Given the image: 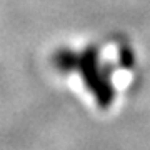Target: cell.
<instances>
[{
  "label": "cell",
  "mask_w": 150,
  "mask_h": 150,
  "mask_svg": "<svg viewBox=\"0 0 150 150\" xmlns=\"http://www.w3.org/2000/svg\"><path fill=\"white\" fill-rule=\"evenodd\" d=\"M77 70L80 72V77L85 87L95 97L98 107H110L115 98V88H113L112 79H110V70L102 67L97 48L88 47L82 54H79Z\"/></svg>",
  "instance_id": "6da1fadb"
},
{
  "label": "cell",
  "mask_w": 150,
  "mask_h": 150,
  "mask_svg": "<svg viewBox=\"0 0 150 150\" xmlns=\"http://www.w3.org/2000/svg\"><path fill=\"white\" fill-rule=\"evenodd\" d=\"M52 64L59 72L62 74H70L77 70L79 65V54H75L70 48H59L54 55H52Z\"/></svg>",
  "instance_id": "7a4b0ae2"
},
{
  "label": "cell",
  "mask_w": 150,
  "mask_h": 150,
  "mask_svg": "<svg viewBox=\"0 0 150 150\" xmlns=\"http://www.w3.org/2000/svg\"><path fill=\"white\" fill-rule=\"evenodd\" d=\"M118 60H120L122 67L130 69V67L135 64V55H134V52H132L130 48H122V50L118 52Z\"/></svg>",
  "instance_id": "3957f363"
}]
</instances>
